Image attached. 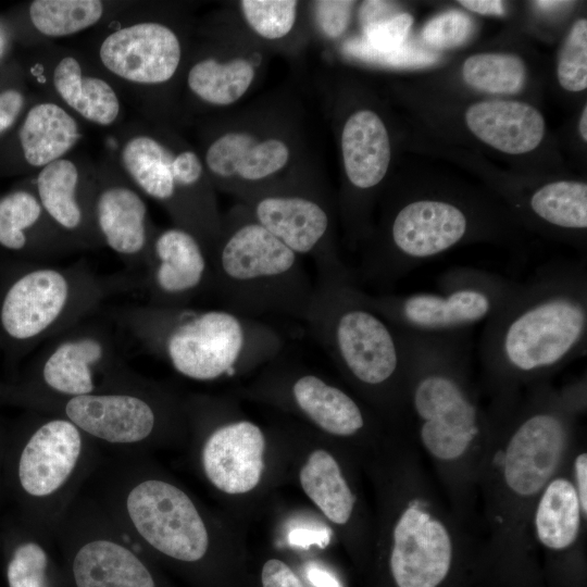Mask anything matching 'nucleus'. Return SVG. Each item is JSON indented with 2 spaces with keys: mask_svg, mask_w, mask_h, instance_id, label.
Returning a JSON list of instances; mask_svg holds the SVG:
<instances>
[{
  "mask_svg": "<svg viewBox=\"0 0 587 587\" xmlns=\"http://www.w3.org/2000/svg\"><path fill=\"white\" fill-rule=\"evenodd\" d=\"M142 268L138 284L147 304L190 307L195 298L213 289L209 253L192 233L176 225L153 233Z\"/></svg>",
  "mask_w": 587,
  "mask_h": 587,
  "instance_id": "17",
  "label": "nucleus"
},
{
  "mask_svg": "<svg viewBox=\"0 0 587 587\" xmlns=\"http://www.w3.org/2000/svg\"><path fill=\"white\" fill-rule=\"evenodd\" d=\"M0 247L41 261L75 248L45 213L36 193L13 191L0 200Z\"/></svg>",
  "mask_w": 587,
  "mask_h": 587,
  "instance_id": "25",
  "label": "nucleus"
},
{
  "mask_svg": "<svg viewBox=\"0 0 587 587\" xmlns=\"http://www.w3.org/2000/svg\"><path fill=\"white\" fill-rule=\"evenodd\" d=\"M263 587H303L298 576L283 561H266L261 574Z\"/></svg>",
  "mask_w": 587,
  "mask_h": 587,
  "instance_id": "42",
  "label": "nucleus"
},
{
  "mask_svg": "<svg viewBox=\"0 0 587 587\" xmlns=\"http://www.w3.org/2000/svg\"><path fill=\"white\" fill-rule=\"evenodd\" d=\"M79 138L80 132L75 118L52 102L34 105L20 129L24 158L35 167H43L62 159Z\"/></svg>",
  "mask_w": 587,
  "mask_h": 587,
  "instance_id": "27",
  "label": "nucleus"
},
{
  "mask_svg": "<svg viewBox=\"0 0 587 587\" xmlns=\"http://www.w3.org/2000/svg\"><path fill=\"white\" fill-rule=\"evenodd\" d=\"M53 535L42 533L17 544L9 558V587H67L60 559L54 555Z\"/></svg>",
  "mask_w": 587,
  "mask_h": 587,
  "instance_id": "32",
  "label": "nucleus"
},
{
  "mask_svg": "<svg viewBox=\"0 0 587 587\" xmlns=\"http://www.w3.org/2000/svg\"><path fill=\"white\" fill-rule=\"evenodd\" d=\"M526 207L538 222L557 230L575 233L587 228V185L584 182L545 184L529 195Z\"/></svg>",
  "mask_w": 587,
  "mask_h": 587,
  "instance_id": "31",
  "label": "nucleus"
},
{
  "mask_svg": "<svg viewBox=\"0 0 587 587\" xmlns=\"http://www.w3.org/2000/svg\"><path fill=\"white\" fill-rule=\"evenodd\" d=\"M557 77L567 91L587 88V21L580 18L570 29L559 53Z\"/></svg>",
  "mask_w": 587,
  "mask_h": 587,
  "instance_id": "36",
  "label": "nucleus"
},
{
  "mask_svg": "<svg viewBox=\"0 0 587 587\" xmlns=\"http://www.w3.org/2000/svg\"><path fill=\"white\" fill-rule=\"evenodd\" d=\"M489 408L494 432L478 482V521L487 548L525 551L534 502L582 441L586 376L560 388L539 383Z\"/></svg>",
  "mask_w": 587,
  "mask_h": 587,
  "instance_id": "1",
  "label": "nucleus"
},
{
  "mask_svg": "<svg viewBox=\"0 0 587 587\" xmlns=\"http://www.w3.org/2000/svg\"><path fill=\"white\" fill-rule=\"evenodd\" d=\"M121 160L134 184L163 204L176 226L192 233L211 255L223 216L199 155L189 149L175 151L153 136L137 135L124 143Z\"/></svg>",
  "mask_w": 587,
  "mask_h": 587,
  "instance_id": "11",
  "label": "nucleus"
},
{
  "mask_svg": "<svg viewBox=\"0 0 587 587\" xmlns=\"http://www.w3.org/2000/svg\"><path fill=\"white\" fill-rule=\"evenodd\" d=\"M210 259L212 291L222 309L255 320L276 315L303 321L314 285L301 258L241 203L223 217Z\"/></svg>",
  "mask_w": 587,
  "mask_h": 587,
  "instance_id": "6",
  "label": "nucleus"
},
{
  "mask_svg": "<svg viewBox=\"0 0 587 587\" xmlns=\"http://www.w3.org/2000/svg\"><path fill=\"white\" fill-rule=\"evenodd\" d=\"M567 464L541 490L527 522L530 547L535 545L550 554L574 551L586 539L587 514L582 510Z\"/></svg>",
  "mask_w": 587,
  "mask_h": 587,
  "instance_id": "22",
  "label": "nucleus"
},
{
  "mask_svg": "<svg viewBox=\"0 0 587 587\" xmlns=\"http://www.w3.org/2000/svg\"><path fill=\"white\" fill-rule=\"evenodd\" d=\"M99 446L72 422L38 412L16 460L22 494L37 508L39 527L57 524L100 461Z\"/></svg>",
  "mask_w": 587,
  "mask_h": 587,
  "instance_id": "10",
  "label": "nucleus"
},
{
  "mask_svg": "<svg viewBox=\"0 0 587 587\" xmlns=\"http://www.w3.org/2000/svg\"><path fill=\"white\" fill-rule=\"evenodd\" d=\"M462 77L475 89L511 95L524 87L526 68L522 59L514 54L478 53L464 61Z\"/></svg>",
  "mask_w": 587,
  "mask_h": 587,
  "instance_id": "34",
  "label": "nucleus"
},
{
  "mask_svg": "<svg viewBox=\"0 0 587 587\" xmlns=\"http://www.w3.org/2000/svg\"><path fill=\"white\" fill-rule=\"evenodd\" d=\"M357 282L317 279L303 322L340 372L402 424L405 359L396 327L365 305Z\"/></svg>",
  "mask_w": 587,
  "mask_h": 587,
  "instance_id": "5",
  "label": "nucleus"
},
{
  "mask_svg": "<svg viewBox=\"0 0 587 587\" xmlns=\"http://www.w3.org/2000/svg\"><path fill=\"white\" fill-rule=\"evenodd\" d=\"M308 579L315 587H341L339 580L325 569L310 564L305 570Z\"/></svg>",
  "mask_w": 587,
  "mask_h": 587,
  "instance_id": "47",
  "label": "nucleus"
},
{
  "mask_svg": "<svg viewBox=\"0 0 587 587\" xmlns=\"http://www.w3.org/2000/svg\"><path fill=\"white\" fill-rule=\"evenodd\" d=\"M136 374L125 362L113 330L90 316L45 344L24 391L61 398L84 396Z\"/></svg>",
  "mask_w": 587,
  "mask_h": 587,
  "instance_id": "14",
  "label": "nucleus"
},
{
  "mask_svg": "<svg viewBox=\"0 0 587 587\" xmlns=\"http://www.w3.org/2000/svg\"><path fill=\"white\" fill-rule=\"evenodd\" d=\"M4 46H5V37H4L3 32L0 29V57L2 55L4 51Z\"/></svg>",
  "mask_w": 587,
  "mask_h": 587,
  "instance_id": "50",
  "label": "nucleus"
},
{
  "mask_svg": "<svg viewBox=\"0 0 587 587\" xmlns=\"http://www.w3.org/2000/svg\"><path fill=\"white\" fill-rule=\"evenodd\" d=\"M465 122L479 140L508 154L533 151L546 130L545 118L536 108L511 100L476 102L466 109Z\"/></svg>",
  "mask_w": 587,
  "mask_h": 587,
  "instance_id": "24",
  "label": "nucleus"
},
{
  "mask_svg": "<svg viewBox=\"0 0 587 587\" xmlns=\"http://www.w3.org/2000/svg\"><path fill=\"white\" fill-rule=\"evenodd\" d=\"M248 213L300 258L313 259L317 279L357 282L334 238L330 207L315 188L283 182L241 200Z\"/></svg>",
  "mask_w": 587,
  "mask_h": 587,
  "instance_id": "15",
  "label": "nucleus"
},
{
  "mask_svg": "<svg viewBox=\"0 0 587 587\" xmlns=\"http://www.w3.org/2000/svg\"><path fill=\"white\" fill-rule=\"evenodd\" d=\"M412 24L413 17L409 13H398L364 25V36L360 39L376 52H389L405 43Z\"/></svg>",
  "mask_w": 587,
  "mask_h": 587,
  "instance_id": "39",
  "label": "nucleus"
},
{
  "mask_svg": "<svg viewBox=\"0 0 587 587\" xmlns=\"http://www.w3.org/2000/svg\"><path fill=\"white\" fill-rule=\"evenodd\" d=\"M288 394L292 405L327 434L351 438L370 426L364 408L351 395L315 374L292 375Z\"/></svg>",
  "mask_w": 587,
  "mask_h": 587,
  "instance_id": "26",
  "label": "nucleus"
},
{
  "mask_svg": "<svg viewBox=\"0 0 587 587\" xmlns=\"http://www.w3.org/2000/svg\"><path fill=\"white\" fill-rule=\"evenodd\" d=\"M59 97L80 116L98 125L113 124L120 113V100L112 86L102 78L83 75L74 57H64L52 74Z\"/></svg>",
  "mask_w": 587,
  "mask_h": 587,
  "instance_id": "28",
  "label": "nucleus"
},
{
  "mask_svg": "<svg viewBox=\"0 0 587 587\" xmlns=\"http://www.w3.org/2000/svg\"><path fill=\"white\" fill-rule=\"evenodd\" d=\"M319 21L329 37L341 35L350 20L353 1H320L316 3Z\"/></svg>",
  "mask_w": 587,
  "mask_h": 587,
  "instance_id": "40",
  "label": "nucleus"
},
{
  "mask_svg": "<svg viewBox=\"0 0 587 587\" xmlns=\"http://www.w3.org/2000/svg\"><path fill=\"white\" fill-rule=\"evenodd\" d=\"M578 129H579V135L582 139L584 141H587V107L586 105L584 107L580 114Z\"/></svg>",
  "mask_w": 587,
  "mask_h": 587,
  "instance_id": "49",
  "label": "nucleus"
},
{
  "mask_svg": "<svg viewBox=\"0 0 587 587\" xmlns=\"http://www.w3.org/2000/svg\"><path fill=\"white\" fill-rule=\"evenodd\" d=\"M340 149L345 175L355 198L383 182L390 164L391 146L386 125L376 112L360 109L348 116L340 135Z\"/></svg>",
  "mask_w": 587,
  "mask_h": 587,
  "instance_id": "23",
  "label": "nucleus"
},
{
  "mask_svg": "<svg viewBox=\"0 0 587 587\" xmlns=\"http://www.w3.org/2000/svg\"><path fill=\"white\" fill-rule=\"evenodd\" d=\"M92 220L100 242L130 268L143 266L153 235L142 197L132 187L108 184L92 191Z\"/></svg>",
  "mask_w": 587,
  "mask_h": 587,
  "instance_id": "20",
  "label": "nucleus"
},
{
  "mask_svg": "<svg viewBox=\"0 0 587 587\" xmlns=\"http://www.w3.org/2000/svg\"><path fill=\"white\" fill-rule=\"evenodd\" d=\"M36 196L75 249L100 245L92 220V191L82 189L75 163L62 158L43 166L36 179Z\"/></svg>",
  "mask_w": 587,
  "mask_h": 587,
  "instance_id": "21",
  "label": "nucleus"
},
{
  "mask_svg": "<svg viewBox=\"0 0 587 587\" xmlns=\"http://www.w3.org/2000/svg\"><path fill=\"white\" fill-rule=\"evenodd\" d=\"M398 332L405 359L402 425L432 465L448 502L476 525L478 482L494 416L473 377L470 333Z\"/></svg>",
  "mask_w": 587,
  "mask_h": 587,
  "instance_id": "2",
  "label": "nucleus"
},
{
  "mask_svg": "<svg viewBox=\"0 0 587 587\" xmlns=\"http://www.w3.org/2000/svg\"><path fill=\"white\" fill-rule=\"evenodd\" d=\"M99 0H35L29 5L34 27L49 37H63L91 27L102 17Z\"/></svg>",
  "mask_w": 587,
  "mask_h": 587,
  "instance_id": "33",
  "label": "nucleus"
},
{
  "mask_svg": "<svg viewBox=\"0 0 587 587\" xmlns=\"http://www.w3.org/2000/svg\"><path fill=\"white\" fill-rule=\"evenodd\" d=\"M459 3L469 11L484 14L501 16L504 14V4L499 0H461Z\"/></svg>",
  "mask_w": 587,
  "mask_h": 587,
  "instance_id": "46",
  "label": "nucleus"
},
{
  "mask_svg": "<svg viewBox=\"0 0 587 587\" xmlns=\"http://www.w3.org/2000/svg\"><path fill=\"white\" fill-rule=\"evenodd\" d=\"M413 447L405 459L402 499L389 528L388 567L396 587H441L474 526L440 496Z\"/></svg>",
  "mask_w": 587,
  "mask_h": 587,
  "instance_id": "8",
  "label": "nucleus"
},
{
  "mask_svg": "<svg viewBox=\"0 0 587 587\" xmlns=\"http://www.w3.org/2000/svg\"><path fill=\"white\" fill-rule=\"evenodd\" d=\"M294 145L286 134L258 126H232L208 146L204 165L214 183L241 200L286 182L279 177L291 164Z\"/></svg>",
  "mask_w": 587,
  "mask_h": 587,
  "instance_id": "16",
  "label": "nucleus"
},
{
  "mask_svg": "<svg viewBox=\"0 0 587 587\" xmlns=\"http://www.w3.org/2000/svg\"><path fill=\"white\" fill-rule=\"evenodd\" d=\"M567 471L582 510L587 514V450L583 440L572 452Z\"/></svg>",
  "mask_w": 587,
  "mask_h": 587,
  "instance_id": "41",
  "label": "nucleus"
},
{
  "mask_svg": "<svg viewBox=\"0 0 587 587\" xmlns=\"http://www.w3.org/2000/svg\"><path fill=\"white\" fill-rule=\"evenodd\" d=\"M264 449L265 436L257 424L235 420L216 425L202 445L204 475L222 492H248L261 479Z\"/></svg>",
  "mask_w": 587,
  "mask_h": 587,
  "instance_id": "19",
  "label": "nucleus"
},
{
  "mask_svg": "<svg viewBox=\"0 0 587 587\" xmlns=\"http://www.w3.org/2000/svg\"><path fill=\"white\" fill-rule=\"evenodd\" d=\"M99 57L107 70L136 84L168 82L182 60L176 33L158 22H141L118 28L102 41Z\"/></svg>",
  "mask_w": 587,
  "mask_h": 587,
  "instance_id": "18",
  "label": "nucleus"
},
{
  "mask_svg": "<svg viewBox=\"0 0 587 587\" xmlns=\"http://www.w3.org/2000/svg\"><path fill=\"white\" fill-rule=\"evenodd\" d=\"M473 234L471 214L459 203L416 198L400 204L369 249L355 276L389 287L420 264L453 249Z\"/></svg>",
  "mask_w": 587,
  "mask_h": 587,
  "instance_id": "13",
  "label": "nucleus"
},
{
  "mask_svg": "<svg viewBox=\"0 0 587 587\" xmlns=\"http://www.w3.org/2000/svg\"><path fill=\"white\" fill-rule=\"evenodd\" d=\"M257 65L247 55L224 60L209 57L197 61L188 71L187 86L201 101L214 107H229L250 89Z\"/></svg>",
  "mask_w": 587,
  "mask_h": 587,
  "instance_id": "29",
  "label": "nucleus"
},
{
  "mask_svg": "<svg viewBox=\"0 0 587 587\" xmlns=\"http://www.w3.org/2000/svg\"><path fill=\"white\" fill-rule=\"evenodd\" d=\"M437 291L370 295L361 301L398 329L425 335L470 333L496 315L519 282L486 270L455 266L437 278Z\"/></svg>",
  "mask_w": 587,
  "mask_h": 587,
  "instance_id": "9",
  "label": "nucleus"
},
{
  "mask_svg": "<svg viewBox=\"0 0 587 587\" xmlns=\"http://www.w3.org/2000/svg\"><path fill=\"white\" fill-rule=\"evenodd\" d=\"M24 399L36 411L65 417L98 446L117 452H137L174 410L163 392L138 374L89 395L61 398L24 391Z\"/></svg>",
  "mask_w": 587,
  "mask_h": 587,
  "instance_id": "12",
  "label": "nucleus"
},
{
  "mask_svg": "<svg viewBox=\"0 0 587 587\" xmlns=\"http://www.w3.org/2000/svg\"><path fill=\"white\" fill-rule=\"evenodd\" d=\"M395 7L385 1H366L363 3L361 9V21L363 26L395 14Z\"/></svg>",
  "mask_w": 587,
  "mask_h": 587,
  "instance_id": "45",
  "label": "nucleus"
},
{
  "mask_svg": "<svg viewBox=\"0 0 587 587\" xmlns=\"http://www.w3.org/2000/svg\"><path fill=\"white\" fill-rule=\"evenodd\" d=\"M300 483L308 497L337 525L352 519L357 497L337 460L325 450L313 451L300 471Z\"/></svg>",
  "mask_w": 587,
  "mask_h": 587,
  "instance_id": "30",
  "label": "nucleus"
},
{
  "mask_svg": "<svg viewBox=\"0 0 587 587\" xmlns=\"http://www.w3.org/2000/svg\"><path fill=\"white\" fill-rule=\"evenodd\" d=\"M587 264L542 265L484 325L478 357L480 387L503 401L586 354Z\"/></svg>",
  "mask_w": 587,
  "mask_h": 587,
  "instance_id": "3",
  "label": "nucleus"
},
{
  "mask_svg": "<svg viewBox=\"0 0 587 587\" xmlns=\"http://www.w3.org/2000/svg\"><path fill=\"white\" fill-rule=\"evenodd\" d=\"M538 9L545 10V11H551V10H558L561 9L567 4H571L572 2L569 1H534L533 2Z\"/></svg>",
  "mask_w": 587,
  "mask_h": 587,
  "instance_id": "48",
  "label": "nucleus"
},
{
  "mask_svg": "<svg viewBox=\"0 0 587 587\" xmlns=\"http://www.w3.org/2000/svg\"><path fill=\"white\" fill-rule=\"evenodd\" d=\"M473 30L471 17L457 10L438 14L423 28L422 37L435 48H453L469 39Z\"/></svg>",
  "mask_w": 587,
  "mask_h": 587,
  "instance_id": "38",
  "label": "nucleus"
},
{
  "mask_svg": "<svg viewBox=\"0 0 587 587\" xmlns=\"http://www.w3.org/2000/svg\"><path fill=\"white\" fill-rule=\"evenodd\" d=\"M24 105L23 95L14 89L0 92V135L17 118Z\"/></svg>",
  "mask_w": 587,
  "mask_h": 587,
  "instance_id": "44",
  "label": "nucleus"
},
{
  "mask_svg": "<svg viewBox=\"0 0 587 587\" xmlns=\"http://www.w3.org/2000/svg\"><path fill=\"white\" fill-rule=\"evenodd\" d=\"M239 8L243 21L255 35L266 40H277L292 30L298 17L299 2L242 0Z\"/></svg>",
  "mask_w": 587,
  "mask_h": 587,
  "instance_id": "35",
  "label": "nucleus"
},
{
  "mask_svg": "<svg viewBox=\"0 0 587 587\" xmlns=\"http://www.w3.org/2000/svg\"><path fill=\"white\" fill-rule=\"evenodd\" d=\"M124 275L101 276L86 262L33 263L8 280L0 295V337L30 350L90 317L110 296L129 290Z\"/></svg>",
  "mask_w": 587,
  "mask_h": 587,
  "instance_id": "7",
  "label": "nucleus"
},
{
  "mask_svg": "<svg viewBox=\"0 0 587 587\" xmlns=\"http://www.w3.org/2000/svg\"><path fill=\"white\" fill-rule=\"evenodd\" d=\"M345 50L361 60L394 67H426L437 63L440 55L412 43H404L389 52H376L366 47L360 38L345 45Z\"/></svg>",
  "mask_w": 587,
  "mask_h": 587,
  "instance_id": "37",
  "label": "nucleus"
},
{
  "mask_svg": "<svg viewBox=\"0 0 587 587\" xmlns=\"http://www.w3.org/2000/svg\"><path fill=\"white\" fill-rule=\"evenodd\" d=\"M113 320L151 355L198 382L233 377L274 360L282 335L261 320L224 309L126 305Z\"/></svg>",
  "mask_w": 587,
  "mask_h": 587,
  "instance_id": "4",
  "label": "nucleus"
},
{
  "mask_svg": "<svg viewBox=\"0 0 587 587\" xmlns=\"http://www.w3.org/2000/svg\"><path fill=\"white\" fill-rule=\"evenodd\" d=\"M288 541L291 546L301 548H308L313 545L324 548L330 541V532L326 527H297L290 530Z\"/></svg>",
  "mask_w": 587,
  "mask_h": 587,
  "instance_id": "43",
  "label": "nucleus"
}]
</instances>
